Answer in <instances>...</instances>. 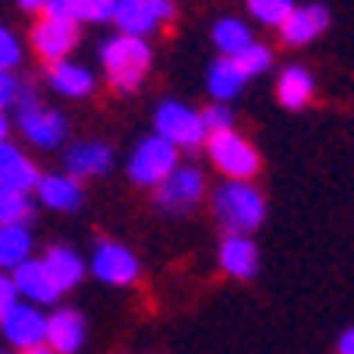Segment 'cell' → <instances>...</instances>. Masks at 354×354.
<instances>
[{"instance_id": "obj_1", "label": "cell", "mask_w": 354, "mask_h": 354, "mask_svg": "<svg viewBox=\"0 0 354 354\" xmlns=\"http://www.w3.org/2000/svg\"><path fill=\"white\" fill-rule=\"evenodd\" d=\"M100 68L113 93H121V96L138 93L145 78L153 75V46L149 39L113 32L100 43Z\"/></svg>"}, {"instance_id": "obj_2", "label": "cell", "mask_w": 354, "mask_h": 354, "mask_svg": "<svg viewBox=\"0 0 354 354\" xmlns=\"http://www.w3.org/2000/svg\"><path fill=\"white\" fill-rule=\"evenodd\" d=\"M209 209L227 234H248L252 238V230H259L266 220V195L255 181H223L209 195Z\"/></svg>"}, {"instance_id": "obj_3", "label": "cell", "mask_w": 354, "mask_h": 354, "mask_svg": "<svg viewBox=\"0 0 354 354\" xmlns=\"http://www.w3.org/2000/svg\"><path fill=\"white\" fill-rule=\"evenodd\" d=\"M205 156H209L213 170L223 174V181H255V174L262 170V156L255 149V142L241 135L238 128H227L205 138Z\"/></svg>"}, {"instance_id": "obj_4", "label": "cell", "mask_w": 354, "mask_h": 354, "mask_svg": "<svg viewBox=\"0 0 354 354\" xmlns=\"http://www.w3.org/2000/svg\"><path fill=\"white\" fill-rule=\"evenodd\" d=\"M153 135L170 142L177 153H195L205 145L209 131H205L202 110L185 103V100H163L153 110Z\"/></svg>"}, {"instance_id": "obj_5", "label": "cell", "mask_w": 354, "mask_h": 354, "mask_svg": "<svg viewBox=\"0 0 354 354\" xmlns=\"http://www.w3.org/2000/svg\"><path fill=\"white\" fill-rule=\"evenodd\" d=\"M209 198V181H205L202 167L195 163H177L163 181L153 188V205L167 216H185Z\"/></svg>"}, {"instance_id": "obj_6", "label": "cell", "mask_w": 354, "mask_h": 354, "mask_svg": "<svg viewBox=\"0 0 354 354\" xmlns=\"http://www.w3.org/2000/svg\"><path fill=\"white\" fill-rule=\"evenodd\" d=\"M177 163H181V153H177L170 142H163L160 135H145V138L135 142V149H131L124 170H128V181L131 185L153 192Z\"/></svg>"}, {"instance_id": "obj_7", "label": "cell", "mask_w": 354, "mask_h": 354, "mask_svg": "<svg viewBox=\"0 0 354 354\" xmlns=\"http://www.w3.org/2000/svg\"><path fill=\"white\" fill-rule=\"evenodd\" d=\"M174 18H177L174 0H117V8L110 15L117 32L121 36H138V39L156 36L160 28L170 25Z\"/></svg>"}, {"instance_id": "obj_8", "label": "cell", "mask_w": 354, "mask_h": 354, "mask_svg": "<svg viewBox=\"0 0 354 354\" xmlns=\"http://www.w3.org/2000/svg\"><path fill=\"white\" fill-rule=\"evenodd\" d=\"M85 266H88V273H93L100 283H106V287H135L138 277H142L138 255L128 245L113 241V238L96 241L93 255L85 259Z\"/></svg>"}, {"instance_id": "obj_9", "label": "cell", "mask_w": 354, "mask_h": 354, "mask_svg": "<svg viewBox=\"0 0 354 354\" xmlns=\"http://www.w3.org/2000/svg\"><path fill=\"white\" fill-rule=\"evenodd\" d=\"M15 121H18V135L32 145V149H61L68 142V117L61 110H53L46 103H36V106H25V110H15Z\"/></svg>"}, {"instance_id": "obj_10", "label": "cell", "mask_w": 354, "mask_h": 354, "mask_svg": "<svg viewBox=\"0 0 354 354\" xmlns=\"http://www.w3.org/2000/svg\"><path fill=\"white\" fill-rule=\"evenodd\" d=\"M82 25L68 21V18H50V15H36L32 28H28V46H32V53L39 57V61L46 64H57V61H68V57L75 53L82 32Z\"/></svg>"}, {"instance_id": "obj_11", "label": "cell", "mask_w": 354, "mask_h": 354, "mask_svg": "<svg viewBox=\"0 0 354 354\" xmlns=\"http://www.w3.org/2000/svg\"><path fill=\"white\" fill-rule=\"evenodd\" d=\"M0 337H4L8 347H15L18 354L28 347L46 344V312L39 305L18 301L4 319H0Z\"/></svg>"}, {"instance_id": "obj_12", "label": "cell", "mask_w": 354, "mask_h": 354, "mask_svg": "<svg viewBox=\"0 0 354 354\" xmlns=\"http://www.w3.org/2000/svg\"><path fill=\"white\" fill-rule=\"evenodd\" d=\"M113 170V145L103 138H82L64 149V174H71L75 181H96Z\"/></svg>"}, {"instance_id": "obj_13", "label": "cell", "mask_w": 354, "mask_h": 354, "mask_svg": "<svg viewBox=\"0 0 354 354\" xmlns=\"http://www.w3.org/2000/svg\"><path fill=\"white\" fill-rule=\"evenodd\" d=\"M326 28H330V11L322 4H294V11L283 18V25L277 28V32H280L283 46L301 50V46L315 43Z\"/></svg>"}, {"instance_id": "obj_14", "label": "cell", "mask_w": 354, "mask_h": 354, "mask_svg": "<svg viewBox=\"0 0 354 354\" xmlns=\"http://www.w3.org/2000/svg\"><path fill=\"white\" fill-rule=\"evenodd\" d=\"M88 340V322L78 308H53L46 312V347L57 354H78Z\"/></svg>"}, {"instance_id": "obj_15", "label": "cell", "mask_w": 354, "mask_h": 354, "mask_svg": "<svg viewBox=\"0 0 354 354\" xmlns=\"http://www.w3.org/2000/svg\"><path fill=\"white\" fill-rule=\"evenodd\" d=\"M32 198L43 202V209L53 213H75L85 202V188L82 181H75L71 174H39V181L32 188Z\"/></svg>"}, {"instance_id": "obj_16", "label": "cell", "mask_w": 354, "mask_h": 354, "mask_svg": "<svg viewBox=\"0 0 354 354\" xmlns=\"http://www.w3.org/2000/svg\"><path fill=\"white\" fill-rule=\"evenodd\" d=\"M43 82H46L50 93L64 96V100H88V96L96 93V75H93V68H85V64H78V61L46 64Z\"/></svg>"}, {"instance_id": "obj_17", "label": "cell", "mask_w": 354, "mask_h": 354, "mask_svg": "<svg viewBox=\"0 0 354 354\" xmlns=\"http://www.w3.org/2000/svg\"><path fill=\"white\" fill-rule=\"evenodd\" d=\"M216 266L230 280H252L259 273V248L248 234H223L216 248Z\"/></svg>"}, {"instance_id": "obj_18", "label": "cell", "mask_w": 354, "mask_h": 354, "mask_svg": "<svg viewBox=\"0 0 354 354\" xmlns=\"http://www.w3.org/2000/svg\"><path fill=\"white\" fill-rule=\"evenodd\" d=\"M11 280H15V290H18V301L39 305V308H53L57 301H61V290L53 287V280L43 270L39 259H28V262L18 266V270H11Z\"/></svg>"}, {"instance_id": "obj_19", "label": "cell", "mask_w": 354, "mask_h": 354, "mask_svg": "<svg viewBox=\"0 0 354 354\" xmlns=\"http://www.w3.org/2000/svg\"><path fill=\"white\" fill-rule=\"evenodd\" d=\"M39 167L28 156L21 145H15L11 138L0 142V188H15V192H28L32 195L36 181H39Z\"/></svg>"}, {"instance_id": "obj_20", "label": "cell", "mask_w": 354, "mask_h": 354, "mask_svg": "<svg viewBox=\"0 0 354 354\" xmlns=\"http://www.w3.org/2000/svg\"><path fill=\"white\" fill-rule=\"evenodd\" d=\"M43 270L50 273V280H53V287L61 290V294H68V290H75L82 280H85V273H88V266H85V259L71 248V245H50L46 252H43Z\"/></svg>"}, {"instance_id": "obj_21", "label": "cell", "mask_w": 354, "mask_h": 354, "mask_svg": "<svg viewBox=\"0 0 354 354\" xmlns=\"http://www.w3.org/2000/svg\"><path fill=\"white\" fill-rule=\"evenodd\" d=\"M277 100H280V106H287V110H305L312 100H315V93H319V85H315V75L305 68V64H287L280 75H277Z\"/></svg>"}, {"instance_id": "obj_22", "label": "cell", "mask_w": 354, "mask_h": 354, "mask_svg": "<svg viewBox=\"0 0 354 354\" xmlns=\"http://www.w3.org/2000/svg\"><path fill=\"white\" fill-rule=\"evenodd\" d=\"M248 78L241 75V68L230 61V57H216L205 71V88H209V100L213 103H234L245 93Z\"/></svg>"}, {"instance_id": "obj_23", "label": "cell", "mask_w": 354, "mask_h": 354, "mask_svg": "<svg viewBox=\"0 0 354 354\" xmlns=\"http://www.w3.org/2000/svg\"><path fill=\"white\" fill-rule=\"evenodd\" d=\"M209 39H213V50H216L220 57H238L245 46H252V43H255V32H252V25H248L245 18L223 15V18H216V21H213Z\"/></svg>"}, {"instance_id": "obj_24", "label": "cell", "mask_w": 354, "mask_h": 354, "mask_svg": "<svg viewBox=\"0 0 354 354\" xmlns=\"http://www.w3.org/2000/svg\"><path fill=\"white\" fill-rule=\"evenodd\" d=\"M32 227L28 223H15V227H0V273L18 270L21 262L32 259Z\"/></svg>"}, {"instance_id": "obj_25", "label": "cell", "mask_w": 354, "mask_h": 354, "mask_svg": "<svg viewBox=\"0 0 354 354\" xmlns=\"http://www.w3.org/2000/svg\"><path fill=\"white\" fill-rule=\"evenodd\" d=\"M36 216V198L28 192L15 188H0V227H15V223H32Z\"/></svg>"}, {"instance_id": "obj_26", "label": "cell", "mask_w": 354, "mask_h": 354, "mask_svg": "<svg viewBox=\"0 0 354 354\" xmlns=\"http://www.w3.org/2000/svg\"><path fill=\"white\" fill-rule=\"evenodd\" d=\"M245 11L255 25L266 28H280L283 18L294 11V0H245Z\"/></svg>"}, {"instance_id": "obj_27", "label": "cell", "mask_w": 354, "mask_h": 354, "mask_svg": "<svg viewBox=\"0 0 354 354\" xmlns=\"http://www.w3.org/2000/svg\"><path fill=\"white\" fill-rule=\"evenodd\" d=\"M230 61L234 64H238L241 68V75L252 82V78H259V75H266V71H270L273 68V50L270 46H266V43H252V46H245L238 57H230Z\"/></svg>"}, {"instance_id": "obj_28", "label": "cell", "mask_w": 354, "mask_h": 354, "mask_svg": "<svg viewBox=\"0 0 354 354\" xmlns=\"http://www.w3.org/2000/svg\"><path fill=\"white\" fill-rule=\"evenodd\" d=\"M117 0H75V21L78 25H103L110 21Z\"/></svg>"}, {"instance_id": "obj_29", "label": "cell", "mask_w": 354, "mask_h": 354, "mask_svg": "<svg viewBox=\"0 0 354 354\" xmlns=\"http://www.w3.org/2000/svg\"><path fill=\"white\" fill-rule=\"evenodd\" d=\"M21 57H25L21 39L15 36V28H11V25L0 21V71H18Z\"/></svg>"}, {"instance_id": "obj_30", "label": "cell", "mask_w": 354, "mask_h": 354, "mask_svg": "<svg viewBox=\"0 0 354 354\" xmlns=\"http://www.w3.org/2000/svg\"><path fill=\"white\" fill-rule=\"evenodd\" d=\"M202 121H205L209 135L227 131V128H234V110H230V103H209V106H202Z\"/></svg>"}, {"instance_id": "obj_31", "label": "cell", "mask_w": 354, "mask_h": 354, "mask_svg": "<svg viewBox=\"0 0 354 354\" xmlns=\"http://www.w3.org/2000/svg\"><path fill=\"white\" fill-rule=\"evenodd\" d=\"M18 88H21V78H18L15 71H0V110L15 106V100H18Z\"/></svg>"}, {"instance_id": "obj_32", "label": "cell", "mask_w": 354, "mask_h": 354, "mask_svg": "<svg viewBox=\"0 0 354 354\" xmlns=\"http://www.w3.org/2000/svg\"><path fill=\"white\" fill-rule=\"evenodd\" d=\"M15 305H18L15 280H11V273H0V319H4V315H8Z\"/></svg>"}, {"instance_id": "obj_33", "label": "cell", "mask_w": 354, "mask_h": 354, "mask_svg": "<svg viewBox=\"0 0 354 354\" xmlns=\"http://www.w3.org/2000/svg\"><path fill=\"white\" fill-rule=\"evenodd\" d=\"M43 15H50V18H68V21H75V0H46ZM75 25H78V21H75Z\"/></svg>"}, {"instance_id": "obj_34", "label": "cell", "mask_w": 354, "mask_h": 354, "mask_svg": "<svg viewBox=\"0 0 354 354\" xmlns=\"http://www.w3.org/2000/svg\"><path fill=\"white\" fill-rule=\"evenodd\" d=\"M337 354H354V326H347V330L337 337Z\"/></svg>"}, {"instance_id": "obj_35", "label": "cell", "mask_w": 354, "mask_h": 354, "mask_svg": "<svg viewBox=\"0 0 354 354\" xmlns=\"http://www.w3.org/2000/svg\"><path fill=\"white\" fill-rule=\"evenodd\" d=\"M15 4H18L21 11H28V15H43V8H46V0H15Z\"/></svg>"}, {"instance_id": "obj_36", "label": "cell", "mask_w": 354, "mask_h": 354, "mask_svg": "<svg viewBox=\"0 0 354 354\" xmlns=\"http://www.w3.org/2000/svg\"><path fill=\"white\" fill-rule=\"evenodd\" d=\"M8 135H11V121H8V113L0 110V142H8Z\"/></svg>"}, {"instance_id": "obj_37", "label": "cell", "mask_w": 354, "mask_h": 354, "mask_svg": "<svg viewBox=\"0 0 354 354\" xmlns=\"http://www.w3.org/2000/svg\"><path fill=\"white\" fill-rule=\"evenodd\" d=\"M21 354H57V351H50L46 344H39V347H28V351H21Z\"/></svg>"}, {"instance_id": "obj_38", "label": "cell", "mask_w": 354, "mask_h": 354, "mask_svg": "<svg viewBox=\"0 0 354 354\" xmlns=\"http://www.w3.org/2000/svg\"><path fill=\"white\" fill-rule=\"evenodd\" d=\"M0 354H11V351H8V347H0Z\"/></svg>"}]
</instances>
